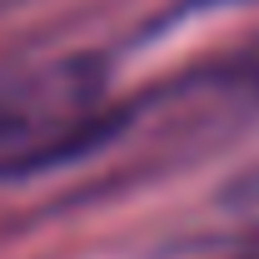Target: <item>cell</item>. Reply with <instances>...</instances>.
I'll return each mask as SVG.
<instances>
[{"instance_id": "obj_1", "label": "cell", "mask_w": 259, "mask_h": 259, "mask_svg": "<svg viewBox=\"0 0 259 259\" xmlns=\"http://www.w3.org/2000/svg\"><path fill=\"white\" fill-rule=\"evenodd\" d=\"M220 209L234 225V239H249L259 249V164H249L244 175H234L220 194Z\"/></svg>"}, {"instance_id": "obj_2", "label": "cell", "mask_w": 259, "mask_h": 259, "mask_svg": "<svg viewBox=\"0 0 259 259\" xmlns=\"http://www.w3.org/2000/svg\"><path fill=\"white\" fill-rule=\"evenodd\" d=\"M225 5H244V0H185V10H225Z\"/></svg>"}]
</instances>
